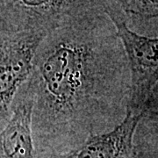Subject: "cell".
<instances>
[{
	"instance_id": "cell-7",
	"label": "cell",
	"mask_w": 158,
	"mask_h": 158,
	"mask_svg": "<svg viewBox=\"0 0 158 158\" xmlns=\"http://www.w3.org/2000/svg\"><path fill=\"white\" fill-rule=\"evenodd\" d=\"M130 21H157L158 0H118Z\"/></svg>"
},
{
	"instance_id": "cell-6",
	"label": "cell",
	"mask_w": 158,
	"mask_h": 158,
	"mask_svg": "<svg viewBox=\"0 0 158 158\" xmlns=\"http://www.w3.org/2000/svg\"><path fill=\"white\" fill-rule=\"evenodd\" d=\"M32 110L33 94L26 81L15 95L7 124L0 130V158H37Z\"/></svg>"
},
{
	"instance_id": "cell-3",
	"label": "cell",
	"mask_w": 158,
	"mask_h": 158,
	"mask_svg": "<svg viewBox=\"0 0 158 158\" xmlns=\"http://www.w3.org/2000/svg\"><path fill=\"white\" fill-rule=\"evenodd\" d=\"M116 29L130 73V94L127 109L142 115L157 114V37L132 30L121 7L106 13Z\"/></svg>"
},
{
	"instance_id": "cell-5",
	"label": "cell",
	"mask_w": 158,
	"mask_h": 158,
	"mask_svg": "<svg viewBox=\"0 0 158 158\" xmlns=\"http://www.w3.org/2000/svg\"><path fill=\"white\" fill-rule=\"evenodd\" d=\"M47 34L0 29V130L11 117L15 95L28 78L36 49Z\"/></svg>"
},
{
	"instance_id": "cell-4",
	"label": "cell",
	"mask_w": 158,
	"mask_h": 158,
	"mask_svg": "<svg viewBox=\"0 0 158 158\" xmlns=\"http://www.w3.org/2000/svg\"><path fill=\"white\" fill-rule=\"evenodd\" d=\"M118 6V0H0V29L48 34L75 19L106 14Z\"/></svg>"
},
{
	"instance_id": "cell-2",
	"label": "cell",
	"mask_w": 158,
	"mask_h": 158,
	"mask_svg": "<svg viewBox=\"0 0 158 158\" xmlns=\"http://www.w3.org/2000/svg\"><path fill=\"white\" fill-rule=\"evenodd\" d=\"M157 115L127 109L113 129L89 136L77 147L62 152L39 153L37 158H156Z\"/></svg>"
},
{
	"instance_id": "cell-1",
	"label": "cell",
	"mask_w": 158,
	"mask_h": 158,
	"mask_svg": "<svg viewBox=\"0 0 158 158\" xmlns=\"http://www.w3.org/2000/svg\"><path fill=\"white\" fill-rule=\"evenodd\" d=\"M27 82L37 154L66 151L113 129L126 115L130 73L107 15H85L48 33Z\"/></svg>"
}]
</instances>
